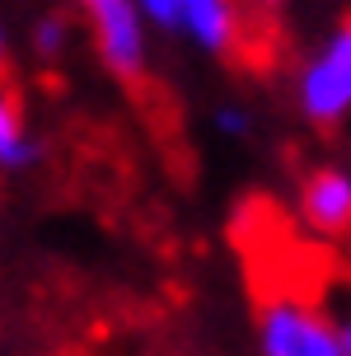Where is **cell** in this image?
<instances>
[{
  "label": "cell",
  "mask_w": 351,
  "mask_h": 356,
  "mask_svg": "<svg viewBox=\"0 0 351 356\" xmlns=\"http://www.w3.org/2000/svg\"><path fill=\"white\" fill-rule=\"evenodd\" d=\"M10 71V29H5V15H0V75Z\"/></svg>",
  "instance_id": "cell-9"
},
{
  "label": "cell",
  "mask_w": 351,
  "mask_h": 356,
  "mask_svg": "<svg viewBox=\"0 0 351 356\" xmlns=\"http://www.w3.org/2000/svg\"><path fill=\"white\" fill-rule=\"evenodd\" d=\"M258 356H351L347 319H333L304 296H272L253 319Z\"/></svg>",
  "instance_id": "cell-2"
},
{
  "label": "cell",
  "mask_w": 351,
  "mask_h": 356,
  "mask_svg": "<svg viewBox=\"0 0 351 356\" xmlns=\"http://www.w3.org/2000/svg\"><path fill=\"white\" fill-rule=\"evenodd\" d=\"M291 99L295 113L314 131H337L351 113V24H333L314 42V52L300 56L291 75Z\"/></svg>",
  "instance_id": "cell-1"
},
{
  "label": "cell",
  "mask_w": 351,
  "mask_h": 356,
  "mask_svg": "<svg viewBox=\"0 0 351 356\" xmlns=\"http://www.w3.org/2000/svg\"><path fill=\"white\" fill-rule=\"evenodd\" d=\"M211 127H215V136H225V141H248L258 122H253V108H248V104L229 99V104L211 108Z\"/></svg>",
  "instance_id": "cell-8"
},
{
  "label": "cell",
  "mask_w": 351,
  "mask_h": 356,
  "mask_svg": "<svg viewBox=\"0 0 351 356\" xmlns=\"http://www.w3.org/2000/svg\"><path fill=\"white\" fill-rule=\"evenodd\" d=\"M75 33H80V24H75V15L66 5H47L28 24V47H33L38 61H61L75 47Z\"/></svg>",
  "instance_id": "cell-7"
},
{
  "label": "cell",
  "mask_w": 351,
  "mask_h": 356,
  "mask_svg": "<svg viewBox=\"0 0 351 356\" xmlns=\"http://www.w3.org/2000/svg\"><path fill=\"white\" fill-rule=\"evenodd\" d=\"M248 5H253V10H263V15H277L286 0H248Z\"/></svg>",
  "instance_id": "cell-10"
},
{
  "label": "cell",
  "mask_w": 351,
  "mask_h": 356,
  "mask_svg": "<svg viewBox=\"0 0 351 356\" xmlns=\"http://www.w3.org/2000/svg\"><path fill=\"white\" fill-rule=\"evenodd\" d=\"M131 5L150 33L188 42L193 52L211 56V61L234 56L239 38H244L239 0H131Z\"/></svg>",
  "instance_id": "cell-3"
},
{
  "label": "cell",
  "mask_w": 351,
  "mask_h": 356,
  "mask_svg": "<svg viewBox=\"0 0 351 356\" xmlns=\"http://www.w3.org/2000/svg\"><path fill=\"white\" fill-rule=\"evenodd\" d=\"M300 225L318 239H347L351 230V169L347 164H314L295 193Z\"/></svg>",
  "instance_id": "cell-5"
},
{
  "label": "cell",
  "mask_w": 351,
  "mask_h": 356,
  "mask_svg": "<svg viewBox=\"0 0 351 356\" xmlns=\"http://www.w3.org/2000/svg\"><path fill=\"white\" fill-rule=\"evenodd\" d=\"M75 5L85 10L104 71L122 85H140L150 75V29L140 24L136 5L131 0H75Z\"/></svg>",
  "instance_id": "cell-4"
},
{
  "label": "cell",
  "mask_w": 351,
  "mask_h": 356,
  "mask_svg": "<svg viewBox=\"0 0 351 356\" xmlns=\"http://www.w3.org/2000/svg\"><path fill=\"white\" fill-rule=\"evenodd\" d=\"M42 155H47V145H42V136L28 127L15 89L0 85V178L33 174L38 164H42Z\"/></svg>",
  "instance_id": "cell-6"
}]
</instances>
